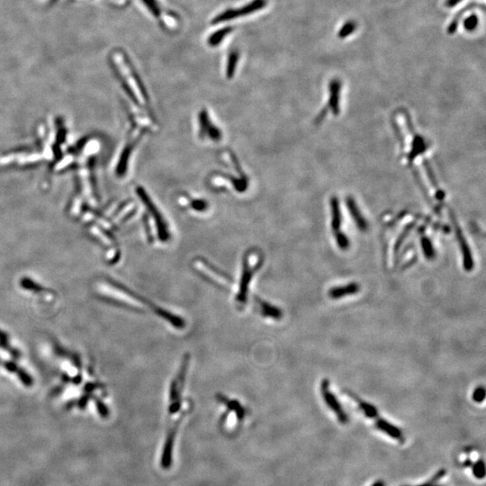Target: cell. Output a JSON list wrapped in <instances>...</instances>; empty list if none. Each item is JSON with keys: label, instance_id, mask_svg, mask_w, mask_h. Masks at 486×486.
Wrapping results in <instances>:
<instances>
[{"label": "cell", "instance_id": "obj_1", "mask_svg": "<svg viewBox=\"0 0 486 486\" xmlns=\"http://www.w3.org/2000/svg\"><path fill=\"white\" fill-rule=\"evenodd\" d=\"M113 59L117 74L124 81L125 87H127V91L132 95V99L140 106L147 107L149 101H147L144 87L135 73L134 69L132 68L131 62L128 60L127 55H125L122 51H116L113 54Z\"/></svg>", "mask_w": 486, "mask_h": 486}, {"label": "cell", "instance_id": "obj_2", "mask_svg": "<svg viewBox=\"0 0 486 486\" xmlns=\"http://www.w3.org/2000/svg\"><path fill=\"white\" fill-rule=\"evenodd\" d=\"M262 264V257L256 251H251L243 259L242 273L239 279L237 292L235 293L234 302L236 306L242 309L247 304L248 293L250 292V285L254 278L256 273L260 269Z\"/></svg>", "mask_w": 486, "mask_h": 486}, {"label": "cell", "instance_id": "obj_3", "mask_svg": "<svg viewBox=\"0 0 486 486\" xmlns=\"http://www.w3.org/2000/svg\"><path fill=\"white\" fill-rule=\"evenodd\" d=\"M137 194L139 198L142 200L147 211L146 216V230L148 232L150 239H158L161 241H165L168 239V230L166 227L165 222L161 217V214L157 210L156 206H154L153 201L150 199L149 196L146 195L141 188H138Z\"/></svg>", "mask_w": 486, "mask_h": 486}, {"label": "cell", "instance_id": "obj_4", "mask_svg": "<svg viewBox=\"0 0 486 486\" xmlns=\"http://www.w3.org/2000/svg\"><path fill=\"white\" fill-rule=\"evenodd\" d=\"M321 393L326 405L337 417L342 424H347L349 417L339 403L338 398L330 391V383L328 379H323L321 383Z\"/></svg>", "mask_w": 486, "mask_h": 486}, {"label": "cell", "instance_id": "obj_5", "mask_svg": "<svg viewBox=\"0 0 486 486\" xmlns=\"http://www.w3.org/2000/svg\"><path fill=\"white\" fill-rule=\"evenodd\" d=\"M194 268L198 272L200 273L207 280H210L212 283L217 284L222 287L230 286L231 284V279L224 273H222L217 268L212 267L210 264L203 260H197L194 262Z\"/></svg>", "mask_w": 486, "mask_h": 486}, {"label": "cell", "instance_id": "obj_6", "mask_svg": "<svg viewBox=\"0 0 486 486\" xmlns=\"http://www.w3.org/2000/svg\"><path fill=\"white\" fill-rule=\"evenodd\" d=\"M267 5V0H253L252 3L244 6L243 8L239 9H229L224 12L220 14L219 16L214 18L213 24H220L223 23L225 21L236 19L238 17L248 16L252 13L257 12L260 9H264Z\"/></svg>", "mask_w": 486, "mask_h": 486}, {"label": "cell", "instance_id": "obj_7", "mask_svg": "<svg viewBox=\"0 0 486 486\" xmlns=\"http://www.w3.org/2000/svg\"><path fill=\"white\" fill-rule=\"evenodd\" d=\"M374 425H375V428L380 430L381 432L387 435L388 437L391 438L397 442L404 443L405 441L403 430L398 427H396V425L391 423L390 421L383 419L380 415L374 419Z\"/></svg>", "mask_w": 486, "mask_h": 486}, {"label": "cell", "instance_id": "obj_8", "mask_svg": "<svg viewBox=\"0 0 486 486\" xmlns=\"http://www.w3.org/2000/svg\"><path fill=\"white\" fill-rule=\"evenodd\" d=\"M177 425H178V420H177V422L173 425V427L169 429L168 436L166 438L161 460V466L164 469H169V467L172 465L174 442H175V437H176V433H177Z\"/></svg>", "mask_w": 486, "mask_h": 486}, {"label": "cell", "instance_id": "obj_9", "mask_svg": "<svg viewBox=\"0 0 486 486\" xmlns=\"http://www.w3.org/2000/svg\"><path fill=\"white\" fill-rule=\"evenodd\" d=\"M199 124V136L209 138L211 140H219L221 139V132L211 123L207 112L204 111L200 114Z\"/></svg>", "mask_w": 486, "mask_h": 486}, {"label": "cell", "instance_id": "obj_10", "mask_svg": "<svg viewBox=\"0 0 486 486\" xmlns=\"http://www.w3.org/2000/svg\"><path fill=\"white\" fill-rule=\"evenodd\" d=\"M360 289L361 288H360L359 284L356 283V282H351L350 284L335 286V287L330 288L328 292V295L331 299L336 300V299H341L343 297L356 295V294L359 293Z\"/></svg>", "mask_w": 486, "mask_h": 486}, {"label": "cell", "instance_id": "obj_11", "mask_svg": "<svg viewBox=\"0 0 486 486\" xmlns=\"http://www.w3.org/2000/svg\"><path fill=\"white\" fill-rule=\"evenodd\" d=\"M259 311L263 317L270 318L274 320H280L283 316V313L278 307L274 306L267 302L259 301Z\"/></svg>", "mask_w": 486, "mask_h": 486}, {"label": "cell", "instance_id": "obj_12", "mask_svg": "<svg viewBox=\"0 0 486 486\" xmlns=\"http://www.w3.org/2000/svg\"><path fill=\"white\" fill-rule=\"evenodd\" d=\"M352 397L354 398L355 401L359 404V409H360V411L363 412V414H364L365 416L367 417L368 419L374 420L375 418H376V417L379 415L378 410L376 409L375 405L369 404V403H367V402H365V401H362V400L359 399V397H357L356 396H353Z\"/></svg>", "mask_w": 486, "mask_h": 486}, {"label": "cell", "instance_id": "obj_13", "mask_svg": "<svg viewBox=\"0 0 486 486\" xmlns=\"http://www.w3.org/2000/svg\"><path fill=\"white\" fill-rule=\"evenodd\" d=\"M471 474L477 480H482L485 477V463L481 457H477L470 466Z\"/></svg>", "mask_w": 486, "mask_h": 486}, {"label": "cell", "instance_id": "obj_14", "mask_svg": "<svg viewBox=\"0 0 486 486\" xmlns=\"http://www.w3.org/2000/svg\"><path fill=\"white\" fill-rule=\"evenodd\" d=\"M446 475H447V471L443 468V469L439 470L436 474H433L432 477L429 478L424 482L413 486H445L443 483H441V481L445 478Z\"/></svg>", "mask_w": 486, "mask_h": 486}, {"label": "cell", "instance_id": "obj_15", "mask_svg": "<svg viewBox=\"0 0 486 486\" xmlns=\"http://www.w3.org/2000/svg\"><path fill=\"white\" fill-rule=\"evenodd\" d=\"M231 27H226V28H223L222 30H219L217 32H215L214 34L211 35L210 38L208 39V43L209 45L212 46V47H215V46L219 45L223 39L225 38L226 35H228L229 33H231Z\"/></svg>", "mask_w": 486, "mask_h": 486}, {"label": "cell", "instance_id": "obj_16", "mask_svg": "<svg viewBox=\"0 0 486 486\" xmlns=\"http://www.w3.org/2000/svg\"><path fill=\"white\" fill-rule=\"evenodd\" d=\"M41 159V155H30V156H19V155H9V156L2 157L0 158V164H5V163H9V162H12V161H24V162H27V161H38Z\"/></svg>", "mask_w": 486, "mask_h": 486}, {"label": "cell", "instance_id": "obj_17", "mask_svg": "<svg viewBox=\"0 0 486 486\" xmlns=\"http://www.w3.org/2000/svg\"><path fill=\"white\" fill-rule=\"evenodd\" d=\"M356 28H357V24L355 21H347L338 31V37L339 39H346L354 33Z\"/></svg>", "mask_w": 486, "mask_h": 486}, {"label": "cell", "instance_id": "obj_18", "mask_svg": "<svg viewBox=\"0 0 486 486\" xmlns=\"http://www.w3.org/2000/svg\"><path fill=\"white\" fill-rule=\"evenodd\" d=\"M238 61H239V54L237 52H231L229 55L228 63H227L226 76L228 78H231L233 77Z\"/></svg>", "mask_w": 486, "mask_h": 486}, {"label": "cell", "instance_id": "obj_19", "mask_svg": "<svg viewBox=\"0 0 486 486\" xmlns=\"http://www.w3.org/2000/svg\"><path fill=\"white\" fill-rule=\"evenodd\" d=\"M478 25H479V19L476 15H471L469 17H466L463 22L464 28L469 33H472L474 30H476Z\"/></svg>", "mask_w": 486, "mask_h": 486}, {"label": "cell", "instance_id": "obj_20", "mask_svg": "<svg viewBox=\"0 0 486 486\" xmlns=\"http://www.w3.org/2000/svg\"><path fill=\"white\" fill-rule=\"evenodd\" d=\"M485 398V389L483 386H478L473 394V400L475 403H482Z\"/></svg>", "mask_w": 486, "mask_h": 486}, {"label": "cell", "instance_id": "obj_21", "mask_svg": "<svg viewBox=\"0 0 486 486\" xmlns=\"http://www.w3.org/2000/svg\"><path fill=\"white\" fill-rule=\"evenodd\" d=\"M462 1L463 0H445V4L449 9L450 8L452 9V8H455L457 5L461 3Z\"/></svg>", "mask_w": 486, "mask_h": 486}, {"label": "cell", "instance_id": "obj_22", "mask_svg": "<svg viewBox=\"0 0 486 486\" xmlns=\"http://www.w3.org/2000/svg\"><path fill=\"white\" fill-rule=\"evenodd\" d=\"M370 486H386V484H385V482H383V480H376Z\"/></svg>", "mask_w": 486, "mask_h": 486}]
</instances>
